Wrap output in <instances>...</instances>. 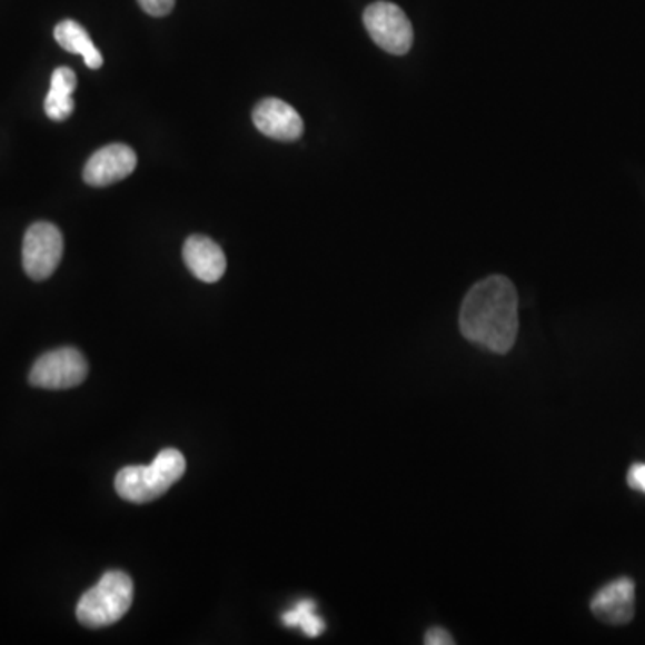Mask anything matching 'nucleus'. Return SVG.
Masks as SVG:
<instances>
[{
    "instance_id": "f257e3e1",
    "label": "nucleus",
    "mask_w": 645,
    "mask_h": 645,
    "mask_svg": "<svg viewBox=\"0 0 645 645\" xmlns=\"http://www.w3.org/2000/svg\"><path fill=\"white\" fill-rule=\"evenodd\" d=\"M463 336L494 354L512 350L518 334V295L503 275L477 281L463 300L459 312Z\"/></svg>"
},
{
    "instance_id": "f03ea898",
    "label": "nucleus",
    "mask_w": 645,
    "mask_h": 645,
    "mask_svg": "<svg viewBox=\"0 0 645 645\" xmlns=\"http://www.w3.org/2000/svg\"><path fill=\"white\" fill-rule=\"evenodd\" d=\"M185 470L183 454L176 448H166L151 465L122 468L116 477L117 494L128 503H151L171 489L183 477Z\"/></svg>"
},
{
    "instance_id": "7ed1b4c3",
    "label": "nucleus",
    "mask_w": 645,
    "mask_h": 645,
    "mask_svg": "<svg viewBox=\"0 0 645 645\" xmlns=\"http://www.w3.org/2000/svg\"><path fill=\"white\" fill-rule=\"evenodd\" d=\"M133 603V580L120 570H110L79 599L76 615L87 627L119 623Z\"/></svg>"
},
{
    "instance_id": "20e7f679",
    "label": "nucleus",
    "mask_w": 645,
    "mask_h": 645,
    "mask_svg": "<svg viewBox=\"0 0 645 645\" xmlns=\"http://www.w3.org/2000/svg\"><path fill=\"white\" fill-rule=\"evenodd\" d=\"M365 26L369 37L389 54L404 56L413 46V26L407 14L393 2H374L365 11Z\"/></svg>"
},
{
    "instance_id": "39448f33",
    "label": "nucleus",
    "mask_w": 645,
    "mask_h": 645,
    "mask_svg": "<svg viewBox=\"0 0 645 645\" xmlns=\"http://www.w3.org/2000/svg\"><path fill=\"white\" fill-rule=\"evenodd\" d=\"M63 257V236L51 222H34L23 237L22 264L32 280H47Z\"/></svg>"
},
{
    "instance_id": "423d86ee",
    "label": "nucleus",
    "mask_w": 645,
    "mask_h": 645,
    "mask_svg": "<svg viewBox=\"0 0 645 645\" xmlns=\"http://www.w3.org/2000/svg\"><path fill=\"white\" fill-rule=\"evenodd\" d=\"M88 363L76 348H58L47 351L32 366L29 383L42 389H70L83 383Z\"/></svg>"
},
{
    "instance_id": "0eeeda50",
    "label": "nucleus",
    "mask_w": 645,
    "mask_h": 645,
    "mask_svg": "<svg viewBox=\"0 0 645 645\" xmlns=\"http://www.w3.org/2000/svg\"><path fill=\"white\" fill-rule=\"evenodd\" d=\"M137 167V155L125 143H110L93 152L85 166L83 178L90 187H108L125 180Z\"/></svg>"
},
{
    "instance_id": "6e6552de",
    "label": "nucleus",
    "mask_w": 645,
    "mask_h": 645,
    "mask_svg": "<svg viewBox=\"0 0 645 645\" xmlns=\"http://www.w3.org/2000/svg\"><path fill=\"white\" fill-rule=\"evenodd\" d=\"M254 125L260 133L281 142H292L304 133L300 113L275 97L258 102L254 110Z\"/></svg>"
},
{
    "instance_id": "1a4fd4ad",
    "label": "nucleus",
    "mask_w": 645,
    "mask_h": 645,
    "mask_svg": "<svg viewBox=\"0 0 645 645\" xmlns=\"http://www.w3.org/2000/svg\"><path fill=\"white\" fill-rule=\"evenodd\" d=\"M592 613L601 623L623 626L635 617V583L629 577H618L603 586L591 603Z\"/></svg>"
},
{
    "instance_id": "9d476101",
    "label": "nucleus",
    "mask_w": 645,
    "mask_h": 645,
    "mask_svg": "<svg viewBox=\"0 0 645 645\" xmlns=\"http://www.w3.org/2000/svg\"><path fill=\"white\" fill-rule=\"evenodd\" d=\"M183 260L194 277L207 284L221 280L226 271V257L221 246L205 236H192L183 246Z\"/></svg>"
},
{
    "instance_id": "9b49d317",
    "label": "nucleus",
    "mask_w": 645,
    "mask_h": 645,
    "mask_svg": "<svg viewBox=\"0 0 645 645\" xmlns=\"http://www.w3.org/2000/svg\"><path fill=\"white\" fill-rule=\"evenodd\" d=\"M54 38L64 51L81 56L88 69H101V52L93 46L92 38L81 23L75 22V20H63L56 26Z\"/></svg>"
},
{
    "instance_id": "f8f14e48",
    "label": "nucleus",
    "mask_w": 645,
    "mask_h": 645,
    "mask_svg": "<svg viewBox=\"0 0 645 645\" xmlns=\"http://www.w3.org/2000/svg\"><path fill=\"white\" fill-rule=\"evenodd\" d=\"M78 87L75 70L69 67H60L52 72L51 90L46 97V113L49 119L64 120L72 116L75 101L72 93Z\"/></svg>"
},
{
    "instance_id": "ddd939ff",
    "label": "nucleus",
    "mask_w": 645,
    "mask_h": 645,
    "mask_svg": "<svg viewBox=\"0 0 645 645\" xmlns=\"http://www.w3.org/2000/svg\"><path fill=\"white\" fill-rule=\"evenodd\" d=\"M281 621L289 627H301L307 636H319L325 632L322 618L316 615V603L310 599L300 601L295 608L281 615Z\"/></svg>"
},
{
    "instance_id": "4468645a",
    "label": "nucleus",
    "mask_w": 645,
    "mask_h": 645,
    "mask_svg": "<svg viewBox=\"0 0 645 645\" xmlns=\"http://www.w3.org/2000/svg\"><path fill=\"white\" fill-rule=\"evenodd\" d=\"M176 0H139L140 8L151 17H166L175 8Z\"/></svg>"
},
{
    "instance_id": "2eb2a0df",
    "label": "nucleus",
    "mask_w": 645,
    "mask_h": 645,
    "mask_svg": "<svg viewBox=\"0 0 645 645\" xmlns=\"http://www.w3.org/2000/svg\"><path fill=\"white\" fill-rule=\"evenodd\" d=\"M627 484L629 488L635 489V492H641L645 494V465L644 463H635V465L627 472Z\"/></svg>"
},
{
    "instance_id": "dca6fc26",
    "label": "nucleus",
    "mask_w": 645,
    "mask_h": 645,
    "mask_svg": "<svg viewBox=\"0 0 645 645\" xmlns=\"http://www.w3.org/2000/svg\"><path fill=\"white\" fill-rule=\"evenodd\" d=\"M425 644L427 645H452L454 638L450 633L443 627H430L429 632L425 633Z\"/></svg>"
}]
</instances>
